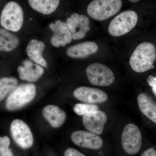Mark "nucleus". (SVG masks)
<instances>
[{"instance_id":"19","label":"nucleus","mask_w":156,"mask_h":156,"mask_svg":"<svg viewBox=\"0 0 156 156\" xmlns=\"http://www.w3.org/2000/svg\"><path fill=\"white\" fill-rule=\"evenodd\" d=\"M20 42L17 35L5 29L0 28V51H13L18 47Z\"/></svg>"},{"instance_id":"13","label":"nucleus","mask_w":156,"mask_h":156,"mask_svg":"<svg viewBox=\"0 0 156 156\" xmlns=\"http://www.w3.org/2000/svg\"><path fill=\"white\" fill-rule=\"evenodd\" d=\"M73 95L78 100L89 103H103L108 99V96L102 90L89 87H79L74 91Z\"/></svg>"},{"instance_id":"25","label":"nucleus","mask_w":156,"mask_h":156,"mask_svg":"<svg viewBox=\"0 0 156 156\" xmlns=\"http://www.w3.org/2000/svg\"><path fill=\"white\" fill-rule=\"evenodd\" d=\"M147 82L151 87H152V90L154 95L156 96V78L153 76H150L147 78Z\"/></svg>"},{"instance_id":"1","label":"nucleus","mask_w":156,"mask_h":156,"mask_svg":"<svg viewBox=\"0 0 156 156\" xmlns=\"http://www.w3.org/2000/svg\"><path fill=\"white\" fill-rule=\"evenodd\" d=\"M156 58L155 46L151 42H143L140 44L133 52L129 63L134 71L144 73L151 69Z\"/></svg>"},{"instance_id":"21","label":"nucleus","mask_w":156,"mask_h":156,"mask_svg":"<svg viewBox=\"0 0 156 156\" xmlns=\"http://www.w3.org/2000/svg\"><path fill=\"white\" fill-rule=\"evenodd\" d=\"M18 83L17 79L12 77L0 79V101L17 87Z\"/></svg>"},{"instance_id":"5","label":"nucleus","mask_w":156,"mask_h":156,"mask_svg":"<svg viewBox=\"0 0 156 156\" xmlns=\"http://www.w3.org/2000/svg\"><path fill=\"white\" fill-rule=\"evenodd\" d=\"M138 15L134 11H124L115 17L110 23L108 33L113 37H120L128 34L136 26Z\"/></svg>"},{"instance_id":"12","label":"nucleus","mask_w":156,"mask_h":156,"mask_svg":"<svg viewBox=\"0 0 156 156\" xmlns=\"http://www.w3.org/2000/svg\"><path fill=\"white\" fill-rule=\"evenodd\" d=\"M107 120L106 114L98 110L84 115L82 119L86 129L96 135L102 134Z\"/></svg>"},{"instance_id":"4","label":"nucleus","mask_w":156,"mask_h":156,"mask_svg":"<svg viewBox=\"0 0 156 156\" xmlns=\"http://www.w3.org/2000/svg\"><path fill=\"white\" fill-rule=\"evenodd\" d=\"M122 5L121 0H94L87 7V13L93 19L102 21L118 13Z\"/></svg>"},{"instance_id":"17","label":"nucleus","mask_w":156,"mask_h":156,"mask_svg":"<svg viewBox=\"0 0 156 156\" xmlns=\"http://www.w3.org/2000/svg\"><path fill=\"white\" fill-rule=\"evenodd\" d=\"M43 114L49 124L54 128L61 127L66 119L65 112L58 106L52 105L44 108Z\"/></svg>"},{"instance_id":"16","label":"nucleus","mask_w":156,"mask_h":156,"mask_svg":"<svg viewBox=\"0 0 156 156\" xmlns=\"http://www.w3.org/2000/svg\"><path fill=\"white\" fill-rule=\"evenodd\" d=\"M98 49L95 42H85L69 47L66 50V54L71 58H84L96 53Z\"/></svg>"},{"instance_id":"3","label":"nucleus","mask_w":156,"mask_h":156,"mask_svg":"<svg viewBox=\"0 0 156 156\" xmlns=\"http://www.w3.org/2000/svg\"><path fill=\"white\" fill-rule=\"evenodd\" d=\"M36 87L34 84H23L10 93L6 101V108L14 111L23 107L33 100L36 95Z\"/></svg>"},{"instance_id":"9","label":"nucleus","mask_w":156,"mask_h":156,"mask_svg":"<svg viewBox=\"0 0 156 156\" xmlns=\"http://www.w3.org/2000/svg\"><path fill=\"white\" fill-rule=\"evenodd\" d=\"M74 40L83 39L87 33L90 31L89 20L87 16L73 13L66 20V22Z\"/></svg>"},{"instance_id":"8","label":"nucleus","mask_w":156,"mask_h":156,"mask_svg":"<svg viewBox=\"0 0 156 156\" xmlns=\"http://www.w3.org/2000/svg\"><path fill=\"white\" fill-rule=\"evenodd\" d=\"M11 136L15 142L23 149L31 147L34 143V137L28 125L20 119L14 120L11 123Z\"/></svg>"},{"instance_id":"23","label":"nucleus","mask_w":156,"mask_h":156,"mask_svg":"<svg viewBox=\"0 0 156 156\" xmlns=\"http://www.w3.org/2000/svg\"><path fill=\"white\" fill-rule=\"evenodd\" d=\"M10 140L7 136H0V155L2 156H14L11 149L9 148Z\"/></svg>"},{"instance_id":"7","label":"nucleus","mask_w":156,"mask_h":156,"mask_svg":"<svg viewBox=\"0 0 156 156\" xmlns=\"http://www.w3.org/2000/svg\"><path fill=\"white\" fill-rule=\"evenodd\" d=\"M122 143L126 153L131 155L137 154L142 145V134L139 128L134 124L126 125L122 134Z\"/></svg>"},{"instance_id":"2","label":"nucleus","mask_w":156,"mask_h":156,"mask_svg":"<svg viewBox=\"0 0 156 156\" xmlns=\"http://www.w3.org/2000/svg\"><path fill=\"white\" fill-rule=\"evenodd\" d=\"M24 13L17 2L11 1L3 8L0 16V24L3 28L11 32H17L22 28Z\"/></svg>"},{"instance_id":"27","label":"nucleus","mask_w":156,"mask_h":156,"mask_svg":"<svg viewBox=\"0 0 156 156\" xmlns=\"http://www.w3.org/2000/svg\"><path fill=\"white\" fill-rule=\"evenodd\" d=\"M129 1L131 2L136 3L137 2H139L140 0H129Z\"/></svg>"},{"instance_id":"15","label":"nucleus","mask_w":156,"mask_h":156,"mask_svg":"<svg viewBox=\"0 0 156 156\" xmlns=\"http://www.w3.org/2000/svg\"><path fill=\"white\" fill-rule=\"evenodd\" d=\"M46 48L44 42L37 39H32L27 46L26 51L30 60L43 67H48V62L43 56Z\"/></svg>"},{"instance_id":"11","label":"nucleus","mask_w":156,"mask_h":156,"mask_svg":"<svg viewBox=\"0 0 156 156\" xmlns=\"http://www.w3.org/2000/svg\"><path fill=\"white\" fill-rule=\"evenodd\" d=\"M71 138L76 145L90 149L98 150L103 145V140L100 136L89 131H74Z\"/></svg>"},{"instance_id":"24","label":"nucleus","mask_w":156,"mask_h":156,"mask_svg":"<svg viewBox=\"0 0 156 156\" xmlns=\"http://www.w3.org/2000/svg\"><path fill=\"white\" fill-rule=\"evenodd\" d=\"M64 156H87L73 148H69L65 152Z\"/></svg>"},{"instance_id":"20","label":"nucleus","mask_w":156,"mask_h":156,"mask_svg":"<svg viewBox=\"0 0 156 156\" xmlns=\"http://www.w3.org/2000/svg\"><path fill=\"white\" fill-rule=\"evenodd\" d=\"M28 2L34 11L44 15H49L57 9L60 0H28Z\"/></svg>"},{"instance_id":"10","label":"nucleus","mask_w":156,"mask_h":156,"mask_svg":"<svg viewBox=\"0 0 156 156\" xmlns=\"http://www.w3.org/2000/svg\"><path fill=\"white\" fill-rule=\"evenodd\" d=\"M49 28L53 33L50 42L55 48L65 47L72 41L71 34L66 23L58 20L50 23Z\"/></svg>"},{"instance_id":"18","label":"nucleus","mask_w":156,"mask_h":156,"mask_svg":"<svg viewBox=\"0 0 156 156\" xmlns=\"http://www.w3.org/2000/svg\"><path fill=\"white\" fill-rule=\"evenodd\" d=\"M137 102L141 112L153 122L156 123V104L149 95L140 93L137 97Z\"/></svg>"},{"instance_id":"26","label":"nucleus","mask_w":156,"mask_h":156,"mask_svg":"<svg viewBox=\"0 0 156 156\" xmlns=\"http://www.w3.org/2000/svg\"><path fill=\"white\" fill-rule=\"evenodd\" d=\"M141 156H156V151L154 148H151L144 152Z\"/></svg>"},{"instance_id":"14","label":"nucleus","mask_w":156,"mask_h":156,"mask_svg":"<svg viewBox=\"0 0 156 156\" xmlns=\"http://www.w3.org/2000/svg\"><path fill=\"white\" fill-rule=\"evenodd\" d=\"M19 77L22 80L29 82H36L44 73V67L30 59H25L22 65L17 68Z\"/></svg>"},{"instance_id":"22","label":"nucleus","mask_w":156,"mask_h":156,"mask_svg":"<svg viewBox=\"0 0 156 156\" xmlns=\"http://www.w3.org/2000/svg\"><path fill=\"white\" fill-rule=\"evenodd\" d=\"M99 107L94 104L79 103L73 108L74 112L79 115H84L91 112L98 110Z\"/></svg>"},{"instance_id":"6","label":"nucleus","mask_w":156,"mask_h":156,"mask_svg":"<svg viewBox=\"0 0 156 156\" xmlns=\"http://www.w3.org/2000/svg\"><path fill=\"white\" fill-rule=\"evenodd\" d=\"M86 74L89 82L95 86L108 87L112 85L115 80L112 70L101 63L89 65L86 69Z\"/></svg>"}]
</instances>
